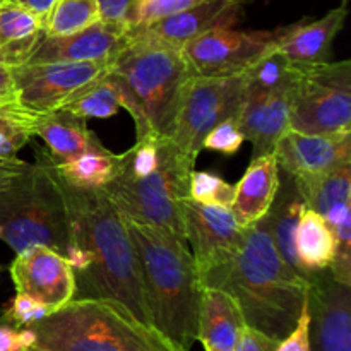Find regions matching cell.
Returning a JSON list of instances; mask_svg holds the SVG:
<instances>
[{
    "label": "cell",
    "mask_w": 351,
    "mask_h": 351,
    "mask_svg": "<svg viewBox=\"0 0 351 351\" xmlns=\"http://www.w3.org/2000/svg\"><path fill=\"white\" fill-rule=\"evenodd\" d=\"M60 108L69 110L82 119H110L122 110L117 86L108 77V71L75 91Z\"/></svg>",
    "instance_id": "f1b7e54d"
},
{
    "label": "cell",
    "mask_w": 351,
    "mask_h": 351,
    "mask_svg": "<svg viewBox=\"0 0 351 351\" xmlns=\"http://www.w3.org/2000/svg\"><path fill=\"white\" fill-rule=\"evenodd\" d=\"M122 108L136 125V141L165 139L173 130L185 84L192 77L180 48L149 40H127L108 65Z\"/></svg>",
    "instance_id": "277c9868"
},
{
    "label": "cell",
    "mask_w": 351,
    "mask_h": 351,
    "mask_svg": "<svg viewBox=\"0 0 351 351\" xmlns=\"http://www.w3.org/2000/svg\"><path fill=\"white\" fill-rule=\"evenodd\" d=\"M127 45V27L99 19L69 36H45L27 64H108Z\"/></svg>",
    "instance_id": "e0dca14e"
},
{
    "label": "cell",
    "mask_w": 351,
    "mask_h": 351,
    "mask_svg": "<svg viewBox=\"0 0 351 351\" xmlns=\"http://www.w3.org/2000/svg\"><path fill=\"white\" fill-rule=\"evenodd\" d=\"M245 143L242 130H240L237 119H226L221 123L211 129L208 136L202 141V149L215 151V153L233 156L240 151L242 144Z\"/></svg>",
    "instance_id": "e575fe53"
},
{
    "label": "cell",
    "mask_w": 351,
    "mask_h": 351,
    "mask_svg": "<svg viewBox=\"0 0 351 351\" xmlns=\"http://www.w3.org/2000/svg\"><path fill=\"white\" fill-rule=\"evenodd\" d=\"M204 288L228 291L249 328L281 341L300 319L308 281L281 259L264 216L247 226L233 259Z\"/></svg>",
    "instance_id": "7a4b0ae2"
},
{
    "label": "cell",
    "mask_w": 351,
    "mask_h": 351,
    "mask_svg": "<svg viewBox=\"0 0 351 351\" xmlns=\"http://www.w3.org/2000/svg\"><path fill=\"white\" fill-rule=\"evenodd\" d=\"M280 167L274 153L254 158L235 185L232 213L242 228L254 225L267 215L280 189Z\"/></svg>",
    "instance_id": "44dd1931"
},
{
    "label": "cell",
    "mask_w": 351,
    "mask_h": 351,
    "mask_svg": "<svg viewBox=\"0 0 351 351\" xmlns=\"http://www.w3.org/2000/svg\"><path fill=\"white\" fill-rule=\"evenodd\" d=\"M98 21V0H57L47 21V36H69Z\"/></svg>",
    "instance_id": "f546056e"
},
{
    "label": "cell",
    "mask_w": 351,
    "mask_h": 351,
    "mask_svg": "<svg viewBox=\"0 0 351 351\" xmlns=\"http://www.w3.org/2000/svg\"><path fill=\"white\" fill-rule=\"evenodd\" d=\"M16 293L29 295L58 311L75 295V274L69 261L47 245H31L16 254L9 266Z\"/></svg>",
    "instance_id": "5bb4252c"
},
{
    "label": "cell",
    "mask_w": 351,
    "mask_h": 351,
    "mask_svg": "<svg viewBox=\"0 0 351 351\" xmlns=\"http://www.w3.org/2000/svg\"><path fill=\"white\" fill-rule=\"evenodd\" d=\"M71 221V243L89 254L88 269L75 274L74 298L115 302L153 326L144 297L141 266L125 218L103 189H79L62 182Z\"/></svg>",
    "instance_id": "6da1fadb"
},
{
    "label": "cell",
    "mask_w": 351,
    "mask_h": 351,
    "mask_svg": "<svg viewBox=\"0 0 351 351\" xmlns=\"http://www.w3.org/2000/svg\"><path fill=\"white\" fill-rule=\"evenodd\" d=\"M278 343H280L278 339L264 335L263 331H257V329L245 326L240 332L235 351H274Z\"/></svg>",
    "instance_id": "74e56055"
},
{
    "label": "cell",
    "mask_w": 351,
    "mask_h": 351,
    "mask_svg": "<svg viewBox=\"0 0 351 351\" xmlns=\"http://www.w3.org/2000/svg\"><path fill=\"white\" fill-rule=\"evenodd\" d=\"M24 351H40V350H34V348H26Z\"/></svg>",
    "instance_id": "ee69618b"
},
{
    "label": "cell",
    "mask_w": 351,
    "mask_h": 351,
    "mask_svg": "<svg viewBox=\"0 0 351 351\" xmlns=\"http://www.w3.org/2000/svg\"><path fill=\"white\" fill-rule=\"evenodd\" d=\"M311 351H351V287L339 283L329 269L308 280Z\"/></svg>",
    "instance_id": "4fadbf2b"
},
{
    "label": "cell",
    "mask_w": 351,
    "mask_h": 351,
    "mask_svg": "<svg viewBox=\"0 0 351 351\" xmlns=\"http://www.w3.org/2000/svg\"><path fill=\"white\" fill-rule=\"evenodd\" d=\"M45 36L47 26L40 17L9 0H0V64H27Z\"/></svg>",
    "instance_id": "603a6c76"
},
{
    "label": "cell",
    "mask_w": 351,
    "mask_h": 351,
    "mask_svg": "<svg viewBox=\"0 0 351 351\" xmlns=\"http://www.w3.org/2000/svg\"><path fill=\"white\" fill-rule=\"evenodd\" d=\"M9 2L16 3V5L33 12L34 16L40 17L45 23V26H47L48 16H50L51 9H53V5L57 3V0H9Z\"/></svg>",
    "instance_id": "b9f144b4"
},
{
    "label": "cell",
    "mask_w": 351,
    "mask_h": 351,
    "mask_svg": "<svg viewBox=\"0 0 351 351\" xmlns=\"http://www.w3.org/2000/svg\"><path fill=\"white\" fill-rule=\"evenodd\" d=\"M297 65L291 64L274 43L273 48H269L263 57L257 58L243 72L245 93L247 95H267V93L290 91L297 81Z\"/></svg>",
    "instance_id": "83f0119b"
},
{
    "label": "cell",
    "mask_w": 351,
    "mask_h": 351,
    "mask_svg": "<svg viewBox=\"0 0 351 351\" xmlns=\"http://www.w3.org/2000/svg\"><path fill=\"white\" fill-rule=\"evenodd\" d=\"M348 17V0L319 19H302L276 27V47L297 67L331 62L332 43Z\"/></svg>",
    "instance_id": "ac0fdd59"
},
{
    "label": "cell",
    "mask_w": 351,
    "mask_h": 351,
    "mask_svg": "<svg viewBox=\"0 0 351 351\" xmlns=\"http://www.w3.org/2000/svg\"><path fill=\"white\" fill-rule=\"evenodd\" d=\"M34 117L21 108L0 113V160H16L17 153L33 139Z\"/></svg>",
    "instance_id": "1f68e13d"
},
{
    "label": "cell",
    "mask_w": 351,
    "mask_h": 351,
    "mask_svg": "<svg viewBox=\"0 0 351 351\" xmlns=\"http://www.w3.org/2000/svg\"><path fill=\"white\" fill-rule=\"evenodd\" d=\"M293 243L298 264L307 280L312 274L329 269L336 252L335 235L328 221L307 206L298 218Z\"/></svg>",
    "instance_id": "d4e9b609"
},
{
    "label": "cell",
    "mask_w": 351,
    "mask_h": 351,
    "mask_svg": "<svg viewBox=\"0 0 351 351\" xmlns=\"http://www.w3.org/2000/svg\"><path fill=\"white\" fill-rule=\"evenodd\" d=\"M33 130L34 136L45 141L48 154L55 165L103 146L96 134L88 127L86 119L65 108L34 117Z\"/></svg>",
    "instance_id": "7402d4cb"
},
{
    "label": "cell",
    "mask_w": 351,
    "mask_h": 351,
    "mask_svg": "<svg viewBox=\"0 0 351 351\" xmlns=\"http://www.w3.org/2000/svg\"><path fill=\"white\" fill-rule=\"evenodd\" d=\"M276 43V31H237L216 27L180 47L195 77H230L243 74Z\"/></svg>",
    "instance_id": "30bf717a"
},
{
    "label": "cell",
    "mask_w": 351,
    "mask_h": 351,
    "mask_svg": "<svg viewBox=\"0 0 351 351\" xmlns=\"http://www.w3.org/2000/svg\"><path fill=\"white\" fill-rule=\"evenodd\" d=\"M290 91L247 95L239 113L240 130L252 144V160L274 153L278 141L290 130Z\"/></svg>",
    "instance_id": "d6986e66"
},
{
    "label": "cell",
    "mask_w": 351,
    "mask_h": 351,
    "mask_svg": "<svg viewBox=\"0 0 351 351\" xmlns=\"http://www.w3.org/2000/svg\"><path fill=\"white\" fill-rule=\"evenodd\" d=\"M19 108L12 69L0 64V113H9Z\"/></svg>",
    "instance_id": "f35d334b"
},
{
    "label": "cell",
    "mask_w": 351,
    "mask_h": 351,
    "mask_svg": "<svg viewBox=\"0 0 351 351\" xmlns=\"http://www.w3.org/2000/svg\"><path fill=\"white\" fill-rule=\"evenodd\" d=\"M304 208V199L298 194L293 177L283 171V177L280 175V189H278V194L274 197L273 206H271L266 215L267 226H269V233L273 237L274 247L280 252L281 259L291 269L297 271L300 276L305 278L304 271H302L300 264H298L293 243L295 228H297L298 218H300Z\"/></svg>",
    "instance_id": "cb8c5ba5"
},
{
    "label": "cell",
    "mask_w": 351,
    "mask_h": 351,
    "mask_svg": "<svg viewBox=\"0 0 351 351\" xmlns=\"http://www.w3.org/2000/svg\"><path fill=\"white\" fill-rule=\"evenodd\" d=\"M182 213L185 239L204 288L233 259L245 228L237 223L232 208L225 206L201 204L187 197L182 202Z\"/></svg>",
    "instance_id": "8fae6325"
},
{
    "label": "cell",
    "mask_w": 351,
    "mask_h": 351,
    "mask_svg": "<svg viewBox=\"0 0 351 351\" xmlns=\"http://www.w3.org/2000/svg\"><path fill=\"white\" fill-rule=\"evenodd\" d=\"M278 167L291 177L324 173L351 163V132L304 134L287 130L274 147Z\"/></svg>",
    "instance_id": "2e32d148"
},
{
    "label": "cell",
    "mask_w": 351,
    "mask_h": 351,
    "mask_svg": "<svg viewBox=\"0 0 351 351\" xmlns=\"http://www.w3.org/2000/svg\"><path fill=\"white\" fill-rule=\"evenodd\" d=\"M136 2L137 0H98L99 19L123 24Z\"/></svg>",
    "instance_id": "ab89813d"
},
{
    "label": "cell",
    "mask_w": 351,
    "mask_h": 351,
    "mask_svg": "<svg viewBox=\"0 0 351 351\" xmlns=\"http://www.w3.org/2000/svg\"><path fill=\"white\" fill-rule=\"evenodd\" d=\"M55 165V163H53ZM119 170V154L105 146L84 151L55 165L58 178L79 189H105Z\"/></svg>",
    "instance_id": "4316f807"
},
{
    "label": "cell",
    "mask_w": 351,
    "mask_h": 351,
    "mask_svg": "<svg viewBox=\"0 0 351 351\" xmlns=\"http://www.w3.org/2000/svg\"><path fill=\"white\" fill-rule=\"evenodd\" d=\"M34 158L0 191V240L16 254L47 245L65 257L71 221L60 178L47 149L38 147Z\"/></svg>",
    "instance_id": "8992f818"
},
{
    "label": "cell",
    "mask_w": 351,
    "mask_h": 351,
    "mask_svg": "<svg viewBox=\"0 0 351 351\" xmlns=\"http://www.w3.org/2000/svg\"><path fill=\"white\" fill-rule=\"evenodd\" d=\"M199 2L201 0H137L132 9H130L123 26L127 29L147 26V24L156 23L163 17L189 9V7L195 5Z\"/></svg>",
    "instance_id": "836d02e7"
},
{
    "label": "cell",
    "mask_w": 351,
    "mask_h": 351,
    "mask_svg": "<svg viewBox=\"0 0 351 351\" xmlns=\"http://www.w3.org/2000/svg\"><path fill=\"white\" fill-rule=\"evenodd\" d=\"M304 204L324 218L336 206L351 202V163L324 173L293 177Z\"/></svg>",
    "instance_id": "484cf974"
},
{
    "label": "cell",
    "mask_w": 351,
    "mask_h": 351,
    "mask_svg": "<svg viewBox=\"0 0 351 351\" xmlns=\"http://www.w3.org/2000/svg\"><path fill=\"white\" fill-rule=\"evenodd\" d=\"M335 235L336 252L329 273L339 283L351 287V202L336 206L324 216Z\"/></svg>",
    "instance_id": "4dcf8cb0"
},
{
    "label": "cell",
    "mask_w": 351,
    "mask_h": 351,
    "mask_svg": "<svg viewBox=\"0 0 351 351\" xmlns=\"http://www.w3.org/2000/svg\"><path fill=\"white\" fill-rule=\"evenodd\" d=\"M245 99L243 74L230 77H195L185 84L173 130L168 139L184 154L197 160L202 141L226 119H239Z\"/></svg>",
    "instance_id": "9c48e42d"
},
{
    "label": "cell",
    "mask_w": 351,
    "mask_h": 351,
    "mask_svg": "<svg viewBox=\"0 0 351 351\" xmlns=\"http://www.w3.org/2000/svg\"><path fill=\"white\" fill-rule=\"evenodd\" d=\"M160 165L153 173L143 178L117 173L103 191L123 218L167 230L187 245L182 202L189 197V177L195 160L168 137L160 139Z\"/></svg>",
    "instance_id": "52a82bcc"
},
{
    "label": "cell",
    "mask_w": 351,
    "mask_h": 351,
    "mask_svg": "<svg viewBox=\"0 0 351 351\" xmlns=\"http://www.w3.org/2000/svg\"><path fill=\"white\" fill-rule=\"evenodd\" d=\"M189 197L201 204L232 208L235 197V185L209 171H191L189 177Z\"/></svg>",
    "instance_id": "d6a6232c"
},
{
    "label": "cell",
    "mask_w": 351,
    "mask_h": 351,
    "mask_svg": "<svg viewBox=\"0 0 351 351\" xmlns=\"http://www.w3.org/2000/svg\"><path fill=\"white\" fill-rule=\"evenodd\" d=\"M29 348L23 336V329L0 317V351H24Z\"/></svg>",
    "instance_id": "60d3db41"
},
{
    "label": "cell",
    "mask_w": 351,
    "mask_h": 351,
    "mask_svg": "<svg viewBox=\"0 0 351 351\" xmlns=\"http://www.w3.org/2000/svg\"><path fill=\"white\" fill-rule=\"evenodd\" d=\"M242 16L243 0H201L156 23L127 29V40H149L180 48L187 41L216 27L237 26Z\"/></svg>",
    "instance_id": "9a60e30c"
},
{
    "label": "cell",
    "mask_w": 351,
    "mask_h": 351,
    "mask_svg": "<svg viewBox=\"0 0 351 351\" xmlns=\"http://www.w3.org/2000/svg\"><path fill=\"white\" fill-rule=\"evenodd\" d=\"M245 319L235 298L221 288H202L197 341L206 351H235Z\"/></svg>",
    "instance_id": "ffe728a7"
},
{
    "label": "cell",
    "mask_w": 351,
    "mask_h": 351,
    "mask_svg": "<svg viewBox=\"0 0 351 351\" xmlns=\"http://www.w3.org/2000/svg\"><path fill=\"white\" fill-rule=\"evenodd\" d=\"M141 266L151 322L168 339L191 351L197 343L202 287L187 245L167 230L125 218Z\"/></svg>",
    "instance_id": "3957f363"
},
{
    "label": "cell",
    "mask_w": 351,
    "mask_h": 351,
    "mask_svg": "<svg viewBox=\"0 0 351 351\" xmlns=\"http://www.w3.org/2000/svg\"><path fill=\"white\" fill-rule=\"evenodd\" d=\"M0 271H2V266H0Z\"/></svg>",
    "instance_id": "f6af8a7d"
},
{
    "label": "cell",
    "mask_w": 351,
    "mask_h": 351,
    "mask_svg": "<svg viewBox=\"0 0 351 351\" xmlns=\"http://www.w3.org/2000/svg\"><path fill=\"white\" fill-rule=\"evenodd\" d=\"M108 64H24L12 69L17 105L34 115L58 110L75 91L106 74Z\"/></svg>",
    "instance_id": "7c38bea8"
},
{
    "label": "cell",
    "mask_w": 351,
    "mask_h": 351,
    "mask_svg": "<svg viewBox=\"0 0 351 351\" xmlns=\"http://www.w3.org/2000/svg\"><path fill=\"white\" fill-rule=\"evenodd\" d=\"M51 308L47 307L41 302L34 300L29 295L24 293H16V297L7 304V307L3 308L2 317L7 319L10 324H14L16 328H27V326L34 324V322L41 321L47 315L51 314Z\"/></svg>",
    "instance_id": "d590c367"
},
{
    "label": "cell",
    "mask_w": 351,
    "mask_h": 351,
    "mask_svg": "<svg viewBox=\"0 0 351 351\" xmlns=\"http://www.w3.org/2000/svg\"><path fill=\"white\" fill-rule=\"evenodd\" d=\"M290 129L304 134L351 132V62L298 67L290 95Z\"/></svg>",
    "instance_id": "ba28073f"
},
{
    "label": "cell",
    "mask_w": 351,
    "mask_h": 351,
    "mask_svg": "<svg viewBox=\"0 0 351 351\" xmlns=\"http://www.w3.org/2000/svg\"><path fill=\"white\" fill-rule=\"evenodd\" d=\"M40 351H185L122 305L101 298H72L27 326Z\"/></svg>",
    "instance_id": "5b68a950"
},
{
    "label": "cell",
    "mask_w": 351,
    "mask_h": 351,
    "mask_svg": "<svg viewBox=\"0 0 351 351\" xmlns=\"http://www.w3.org/2000/svg\"><path fill=\"white\" fill-rule=\"evenodd\" d=\"M308 326H311V314H308V305L305 300L304 308H302L300 319L293 331L278 343L274 351H311V341H308Z\"/></svg>",
    "instance_id": "8d00e7d4"
},
{
    "label": "cell",
    "mask_w": 351,
    "mask_h": 351,
    "mask_svg": "<svg viewBox=\"0 0 351 351\" xmlns=\"http://www.w3.org/2000/svg\"><path fill=\"white\" fill-rule=\"evenodd\" d=\"M27 167V161L19 160H0V191L5 189L24 168Z\"/></svg>",
    "instance_id": "7bdbcfd3"
}]
</instances>
